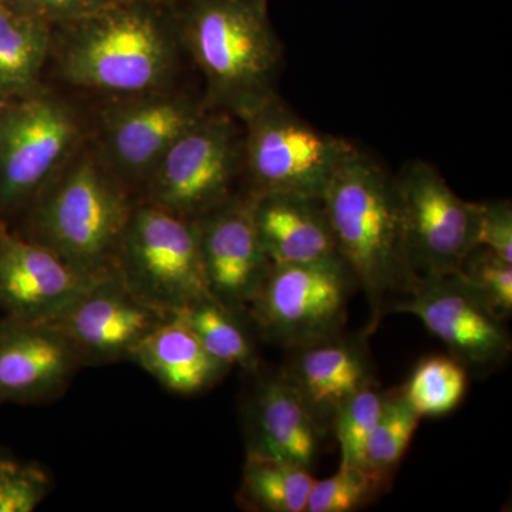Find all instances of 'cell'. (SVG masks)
I'll list each match as a JSON object with an SVG mask.
<instances>
[{
	"label": "cell",
	"instance_id": "obj_1",
	"mask_svg": "<svg viewBox=\"0 0 512 512\" xmlns=\"http://www.w3.org/2000/svg\"><path fill=\"white\" fill-rule=\"evenodd\" d=\"M50 29L46 82L87 103L180 84L187 57L174 0H124Z\"/></svg>",
	"mask_w": 512,
	"mask_h": 512
},
{
	"label": "cell",
	"instance_id": "obj_2",
	"mask_svg": "<svg viewBox=\"0 0 512 512\" xmlns=\"http://www.w3.org/2000/svg\"><path fill=\"white\" fill-rule=\"evenodd\" d=\"M322 201L340 259L369 302L370 332L419 281L407 248L396 180L355 147Z\"/></svg>",
	"mask_w": 512,
	"mask_h": 512
},
{
	"label": "cell",
	"instance_id": "obj_3",
	"mask_svg": "<svg viewBox=\"0 0 512 512\" xmlns=\"http://www.w3.org/2000/svg\"><path fill=\"white\" fill-rule=\"evenodd\" d=\"M185 57L204 79L202 103L244 120L278 96L284 49L268 0H174Z\"/></svg>",
	"mask_w": 512,
	"mask_h": 512
},
{
	"label": "cell",
	"instance_id": "obj_4",
	"mask_svg": "<svg viewBox=\"0 0 512 512\" xmlns=\"http://www.w3.org/2000/svg\"><path fill=\"white\" fill-rule=\"evenodd\" d=\"M138 198L86 141L22 215L23 237L74 271L99 279L116 271L124 231Z\"/></svg>",
	"mask_w": 512,
	"mask_h": 512
},
{
	"label": "cell",
	"instance_id": "obj_5",
	"mask_svg": "<svg viewBox=\"0 0 512 512\" xmlns=\"http://www.w3.org/2000/svg\"><path fill=\"white\" fill-rule=\"evenodd\" d=\"M90 137L86 101L45 83L0 110V221L22 218Z\"/></svg>",
	"mask_w": 512,
	"mask_h": 512
},
{
	"label": "cell",
	"instance_id": "obj_6",
	"mask_svg": "<svg viewBox=\"0 0 512 512\" xmlns=\"http://www.w3.org/2000/svg\"><path fill=\"white\" fill-rule=\"evenodd\" d=\"M241 124L245 195L289 192L322 200L340 164L355 150L345 138L306 123L279 94Z\"/></svg>",
	"mask_w": 512,
	"mask_h": 512
},
{
	"label": "cell",
	"instance_id": "obj_7",
	"mask_svg": "<svg viewBox=\"0 0 512 512\" xmlns=\"http://www.w3.org/2000/svg\"><path fill=\"white\" fill-rule=\"evenodd\" d=\"M244 131L224 111H205L161 158L140 201L200 220L242 188Z\"/></svg>",
	"mask_w": 512,
	"mask_h": 512
},
{
	"label": "cell",
	"instance_id": "obj_8",
	"mask_svg": "<svg viewBox=\"0 0 512 512\" xmlns=\"http://www.w3.org/2000/svg\"><path fill=\"white\" fill-rule=\"evenodd\" d=\"M116 269L141 301L170 315L212 298L197 221L148 202L131 212Z\"/></svg>",
	"mask_w": 512,
	"mask_h": 512
},
{
	"label": "cell",
	"instance_id": "obj_9",
	"mask_svg": "<svg viewBox=\"0 0 512 512\" xmlns=\"http://www.w3.org/2000/svg\"><path fill=\"white\" fill-rule=\"evenodd\" d=\"M87 104L90 141L101 161L138 200L168 148L208 111L202 94H192L181 84Z\"/></svg>",
	"mask_w": 512,
	"mask_h": 512
},
{
	"label": "cell",
	"instance_id": "obj_10",
	"mask_svg": "<svg viewBox=\"0 0 512 512\" xmlns=\"http://www.w3.org/2000/svg\"><path fill=\"white\" fill-rule=\"evenodd\" d=\"M356 285L340 258L272 265L247 312L262 338L293 349L338 336Z\"/></svg>",
	"mask_w": 512,
	"mask_h": 512
},
{
	"label": "cell",
	"instance_id": "obj_11",
	"mask_svg": "<svg viewBox=\"0 0 512 512\" xmlns=\"http://www.w3.org/2000/svg\"><path fill=\"white\" fill-rule=\"evenodd\" d=\"M394 180L417 279L460 271L478 247L481 204L458 197L426 161H412Z\"/></svg>",
	"mask_w": 512,
	"mask_h": 512
},
{
	"label": "cell",
	"instance_id": "obj_12",
	"mask_svg": "<svg viewBox=\"0 0 512 512\" xmlns=\"http://www.w3.org/2000/svg\"><path fill=\"white\" fill-rule=\"evenodd\" d=\"M392 312L419 318L466 367L487 370L510 356L505 320L460 272L423 276Z\"/></svg>",
	"mask_w": 512,
	"mask_h": 512
},
{
	"label": "cell",
	"instance_id": "obj_13",
	"mask_svg": "<svg viewBox=\"0 0 512 512\" xmlns=\"http://www.w3.org/2000/svg\"><path fill=\"white\" fill-rule=\"evenodd\" d=\"M174 315L141 301L119 272L94 282L55 326L70 340L83 365L130 360L137 346Z\"/></svg>",
	"mask_w": 512,
	"mask_h": 512
},
{
	"label": "cell",
	"instance_id": "obj_14",
	"mask_svg": "<svg viewBox=\"0 0 512 512\" xmlns=\"http://www.w3.org/2000/svg\"><path fill=\"white\" fill-rule=\"evenodd\" d=\"M99 279L74 271L52 251L0 221V311L5 313L3 316L53 323Z\"/></svg>",
	"mask_w": 512,
	"mask_h": 512
},
{
	"label": "cell",
	"instance_id": "obj_15",
	"mask_svg": "<svg viewBox=\"0 0 512 512\" xmlns=\"http://www.w3.org/2000/svg\"><path fill=\"white\" fill-rule=\"evenodd\" d=\"M197 224L212 298L232 311H247L272 268L247 195L239 192Z\"/></svg>",
	"mask_w": 512,
	"mask_h": 512
},
{
	"label": "cell",
	"instance_id": "obj_16",
	"mask_svg": "<svg viewBox=\"0 0 512 512\" xmlns=\"http://www.w3.org/2000/svg\"><path fill=\"white\" fill-rule=\"evenodd\" d=\"M82 366V357L55 326L0 319V403L56 399Z\"/></svg>",
	"mask_w": 512,
	"mask_h": 512
},
{
	"label": "cell",
	"instance_id": "obj_17",
	"mask_svg": "<svg viewBox=\"0 0 512 512\" xmlns=\"http://www.w3.org/2000/svg\"><path fill=\"white\" fill-rule=\"evenodd\" d=\"M323 426L284 373L258 380L245 406L247 456L311 468Z\"/></svg>",
	"mask_w": 512,
	"mask_h": 512
},
{
	"label": "cell",
	"instance_id": "obj_18",
	"mask_svg": "<svg viewBox=\"0 0 512 512\" xmlns=\"http://www.w3.org/2000/svg\"><path fill=\"white\" fill-rule=\"evenodd\" d=\"M252 218L272 265L340 258L323 201L289 192L247 195Z\"/></svg>",
	"mask_w": 512,
	"mask_h": 512
},
{
	"label": "cell",
	"instance_id": "obj_19",
	"mask_svg": "<svg viewBox=\"0 0 512 512\" xmlns=\"http://www.w3.org/2000/svg\"><path fill=\"white\" fill-rule=\"evenodd\" d=\"M338 336L293 348L295 356L282 372L322 426L353 394L373 384L369 360L359 343Z\"/></svg>",
	"mask_w": 512,
	"mask_h": 512
},
{
	"label": "cell",
	"instance_id": "obj_20",
	"mask_svg": "<svg viewBox=\"0 0 512 512\" xmlns=\"http://www.w3.org/2000/svg\"><path fill=\"white\" fill-rule=\"evenodd\" d=\"M130 360L177 394H197L211 389L229 370L205 350L178 315L158 326L134 350Z\"/></svg>",
	"mask_w": 512,
	"mask_h": 512
},
{
	"label": "cell",
	"instance_id": "obj_21",
	"mask_svg": "<svg viewBox=\"0 0 512 512\" xmlns=\"http://www.w3.org/2000/svg\"><path fill=\"white\" fill-rule=\"evenodd\" d=\"M52 29L49 23L0 0V94L28 96L46 83Z\"/></svg>",
	"mask_w": 512,
	"mask_h": 512
},
{
	"label": "cell",
	"instance_id": "obj_22",
	"mask_svg": "<svg viewBox=\"0 0 512 512\" xmlns=\"http://www.w3.org/2000/svg\"><path fill=\"white\" fill-rule=\"evenodd\" d=\"M315 480L311 468L276 458L247 456L239 504L256 512H305Z\"/></svg>",
	"mask_w": 512,
	"mask_h": 512
},
{
	"label": "cell",
	"instance_id": "obj_23",
	"mask_svg": "<svg viewBox=\"0 0 512 512\" xmlns=\"http://www.w3.org/2000/svg\"><path fill=\"white\" fill-rule=\"evenodd\" d=\"M237 313L214 298H208L177 315L215 359L229 369L238 366L254 372L258 369V359Z\"/></svg>",
	"mask_w": 512,
	"mask_h": 512
},
{
	"label": "cell",
	"instance_id": "obj_24",
	"mask_svg": "<svg viewBox=\"0 0 512 512\" xmlns=\"http://www.w3.org/2000/svg\"><path fill=\"white\" fill-rule=\"evenodd\" d=\"M466 389V366L453 356L436 355L421 360L402 392L420 417H439L456 409Z\"/></svg>",
	"mask_w": 512,
	"mask_h": 512
},
{
	"label": "cell",
	"instance_id": "obj_25",
	"mask_svg": "<svg viewBox=\"0 0 512 512\" xmlns=\"http://www.w3.org/2000/svg\"><path fill=\"white\" fill-rule=\"evenodd\" d=\"M421 417L407 402L402 389L390 392L382 416L366 446V468L384 483L402 461Z\"/></svg>",
	"mask_w": 512,
	"mask_h": 512
},
{
	"label": "cell",
	"instance_id": "obj_26",
	"mask_svg": "<svg viewBox=\"0 0 512 512\" xmlns=\"http://www.w3.org/2000/svg\"><path fill=\"white\" fill-rule=\"evenodd\" d=\"M390 392L375 383L359 390L336 410L332 423L340 447V464L366 468V446L382 416Z\"/></svg>",
	"mask_w": 512,
	"mask_h": 512
},
{
	"label": "cell",
	"instance_id": "obj_27",
	"mask_svg": "<svg viewBox=\"0 0 512 512\" xmlns=\"http://www.w3.org/2000/svg\"><path fill=\"white\" fill-rule=\"evenodd\" d=\"M383 480L367 468L340 464L338 473L315 480L305 512H349L363 507L382 491Z\"/></svg>",
	"mask_w": 512,
	"mask_h": 512
},
{
	"label": "cell",
	"instance_id": "obj_28",
	"mask_svg": "<svg viewBox=\"0 0 512 512\" xmlns=\"http://www.w3.org/2000/svg\"><path fill=\"white\" fill-rule=\"evenodd\" d=\"M461 275L470 282L495 315L507 320L512 312V264L490 249L477 247L464 259Z\"/></svg>",
	"mask_w": 512,
	"mask_h": 512
},
{
	"label": "cell",
	"instance_id": "obj_29",
	"mask_svg": "<svg viewBox=\"0 0 512 512\" xmlns=\"http://www.w3.org/2000/svg\"><path fill=\"white\" fill-rule=\"evenodd\" d=\"M49 487V476L43 468L0 454V512L35 511Z\"/></svg>",
	"mask_w": 512,
	"mask_h": 512
},
{
	"label": "cell",
	"instance_id": "obj_30",
	"mask_svg": "<svg viewBox=\"0 0 512 512\" xmlns=\"http://www.w3.org/2000/svg\"><path fill=\"white\" fill-rule=\"evenodd\" d=\"M478 247L490 249L512 264V207L510 201L481 204Z\"/></svg>",
	"mask_w": 512,
	"mask_h": 512
},
{
	"label": "cell",
	"instance_id": "obj_31",
	"mask_svg": "<svg viewBox=\"0 0 512 512\" xmlns=\"http://www.w3.org/2000/svg\"><path fill=\"white\" fill-rule=\"evenodd\" d=\"M8 2L22 12L29 13L49 25H55L66 20L93 15L124 0H8Z\"/></svg>",
	"mask_w": 512,
	"mask_h": 512
},
{
	"label": "cell",
	"instance_id": "obj_32",
	"mask_svg": "<svg viewBox=\"0 0 512 512\" xmlns=\"http://www.w3.org/2000/svg\"><path fill=\"white\" fill-rule=\"evenodd\" d=\"M9 100H6L5 97L2 96V94H0V110L3 109V107H5V104L8 103Z\"/></svg>",
	"mask_w": 512,
	"mask_h": 512
}]
</instances>
